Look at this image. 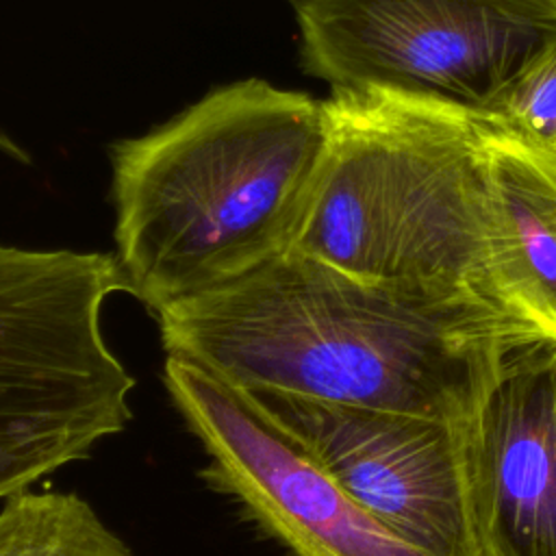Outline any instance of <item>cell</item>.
Segmentation results:
<instances>
[{
  "label": "cell",
  "mask_w": 556,
  "mask_h": 556,
  "mask_svg": "<svg viewBox=\"0 0 556 556\" xmlns=\"http://www.w3.org/2000/svg\"><path fill=\"white\" fill-rule=\"evenodd\" d=\"M0 556H135V552L78 493L26 489L2 502Z\"/></svg>",
  "instance_id": "obj_10"
},
{
  "label": "cell",
  "mask_w": 556,
  "mask_h": 556,
  "mask_svg": "<svg viewBox=\"0 0 556 556\" xmlns=\"http://www.w3.org/2000/svg\"><path fill=\"white\" fill-rule=\"evenodd\" d=\"M306 74L486 119L556 43V0H293Z\"/></svg>",
  "instance_id": "obj_5"
},
{
  "label": "cell",
  "mask_w": 556,
  "mask_h": 556,
  "mask_svg": "<svg viewBox=\"0 0 556 556\" xmlns=\"http://www.w3.org/2000/svg\"><path fill=\"white\" fill-rule=\"evenodd\" d=\"M115 254L0 243V500L85 460L132 419L135 378L102 313Z\"/></svg>",
  "instance_id": "obj_4"
},
{
  "label": "cell",
  "mask_w": 556,
  "mask_h": 556,
  "mask_svg": "<svg viewBox=\"0 0 556 556\" xmlns=\"http://www.w3.org/2000/svg\"><path fill=\"white\" fill-rule=\"evenodd\" d=\"M482 124L489 295L504 315L556 343V152Z\"/></svg>",
  "instance_id": "obj_9"
},
{
  "label": "cell",
  "mask_w": 556,
  "mask_h": 556,
  "mask_svg": "<svg viewBox=\"0 0 556 556\" xmlns=\"http://www.w3.org/2000/svg\"><path fill=\"white\" fill-rule=\"evenodd\" d=\"M484 122L556 152V43L500 93Z\"/></svg>",
  "instance_id": "obj_11"
},
{
  "label": "cell",
  "mask_w": 556,
  "mask_h": 556,
  "mask_svg": "<svg viewBox=\"0 0 556 556\" xmlns=\"http://www.w3.org/2000/svg\"><path fill=\"white\" fill-rule=\"evenodd\" d=\"M163 382L204 450V480L289 556H430L365 510L250 391L172 356Z\"/></svg>",
  "instance_id": "obj_6"
},
{
  "label": "cell",
  "mask_w": 556,
  "mask_h": 556,
  "mask_svg": "<svg viewBox=\"0 0 556 556\" xmlns=\"http://www.w3.org/2000/svg\"><path fill=\"white\" fill-rule=\"evenodd\" d=\"M482 556H556V343L513 350L467 419Z\"/></svg>",
  "instance_id": "obj_8"
},
{
  "label": "cell",
  "mask_w": 556,
  "mask_h": 556,
  "mask_svg": "<svg viewBox=\"0 0 556 556\" xmlns=\"http://www.w3.org/2000/svg\"><path fill=\"white\" fill-rule=\"evenodd\" d=\"M0 152H4L7 156H11V159H15V161H22V163L28 161L26 150L20 148V146H17L7 132H2V130H0Z\"/></svg>",
  "instance_id": "obj_12"
},
{
  "label": "cell",
  "mask_w": 556,
  "mask_h": 556,
  "mask_svg": "<svg viewBox=\"0 0 556 556\" xmlns=\"http://www.w3.org/2000/svg\"><path fill=\"white\" fill-rule=\"evenodd\" d=\"M378 521L430 556H482L469 500L467 421L252 393Z\"/></svg>",
  "instance_id": "obj_7"
},
{
  "label": "cell",
  "mask_w": 556,
  "mask_h": 556,
  "mask_svg": "<svg viewBox=\"0 0 556 556\" xmlns=\"http://www.w3.org/2000/svg\"><path fill=\"white\" fill-rule=\"evenodd\" d=\"M291 2H293V0H291Z\"/></svg>",
  "instance_id": "obj_13"
},
{
  "label": "cell",
  "mask_w": 556,
  "mask_h": 556,
  "mask_svg": "<svg viewBox=\"0 0 556 556\" xmlns=\"http://www.w3.org/2000/svg\"><path fill=\"white\" fill-rule=\"evenodd\" d=\"M330 143L326 100L258 78L111 150L115 258L154 315L291 250Z\"/></svg>",
  "instance_id": "obj_2"
},
{
  "label": "cell",
  "mask_w": 556,
  "mask_h": 556,
  "mask_svg": "<svg viewBox=\"0 0 556 556\" xmlns=\"http://www.w3.org/2000/svg\"><path fill=\"white\" fill-rule=\"evenodd\" d=\"M326 104L328 154L291 250L356 278L497 308L484 274L482 119L378 93L332 91Z\"/></svg>",
  "instance_id": "obj_3"
},
{
  "label": "cell",
  "mask_w": 556,
  "mask_h": 556,
  "mask_svg": "<svg viewBox=\"0 0 556 556\" xmlns=\"http://www.w3.org/2000/svg\"><path fill=\"white\" fill-rule=\"evenodd\" d=\"M167 356L250 393L467 421L532 341L497 308L350 276L287 250L156 315Z\"/></svg>",
  "instance_id": "obj_1"
}]
</instances>
